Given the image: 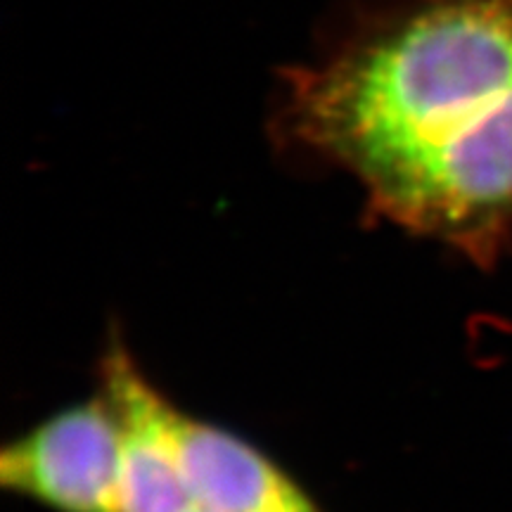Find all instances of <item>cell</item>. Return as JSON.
<instances>
[{
  "label": "cell",
  "instance_id": "3957f363",
  "mask_svg": "<svg viewBox=\"0 0 512 512\" xmlns=\"http://www.w3.org/2000/svg\"><path fill=\"white\" fill-rule=\"evenodd\" d=\"M171 512H323L266 453L178 408Z\"/></svg>",
  "mask_w": 512,
  "mask_h": 512
},
{
  "label": "cell",
  "instance_id": "7a4b0ae2",
  "mask_svg": "<svg viewBox=\"0 0 512 512\" xmlns=\"http://www.w3.org/2000/svg\"><path fill=\"white\" fill-rule=\"evenodd\" d=\"M121 425L102 389L0 451V484L53 512H117Z\"/></svg>",
  "mask_w": 512,
  "mask_h": 512
},
{
  "label": "cell",
  "instance_id": "6da1fadb",
  "mask_svg": "<svg viewBox=\"0 0 512 512\" xmlns=\"http://www.w3.org/2000/svg\"><path fill=\"white\" fill-rule=\"evenodd\" d=\"M287 119L394 226L512 247V0H411L290 76Z\"/></svg>",
  "mask_w": 512,
  "mask_h": 512
}]
</instances>
